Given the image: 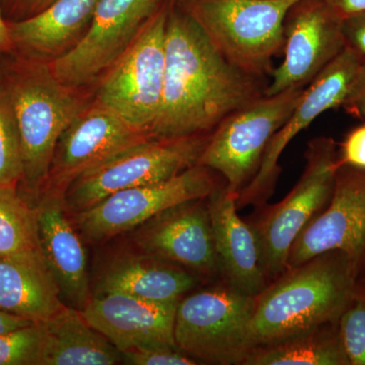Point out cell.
<instances>
[{"label":"cell","mask_w":365,"mask_h":365,"mask_svg":"<svg viewBox=\"0 0 365 365\" xmlns=\"http://www.w3.org/2000/svg\"><path fill=\"white\" fill-rule=\"evenodd\" d=\"M267 85L230 63L186 7L169 0L163 103L150 138L209 135Z\"/></svg>","instance_id":"6da1fadb"},{"label":"cell","mask_w":365,"mask_h":365,"mask_svg":"<svg viewBox=\"0 0 365 365\" xmlns=\"http://www.w3.org/2000/svg\"><path fill=\"white\" fill-rule=\"evenodd\" d=\"M360 272L342 251L325 252L288 267L255 297L253 348L326 324H337L355 294Z\"/></svg>","instance_id":"7a4b0ae2"},{"label":"cell","mask_w":365,"mask_h":365,"mask_svg":"<svg viewBox=\"0 0 365 365\" xmlns=\"http://www.w3.org/2000/svg\"><path fill=\"white\" fill-rule=\"evenodd\" d=\"M13 54L0 67V79L11 98L21 137V186L36 203L44 188L60 136L88 105L76 95V88L60 83L50 63Z\"/></svg>","instance_id":"3957f363"},{"label":"cell","mask_w":365,"mask_h":365,"mask_svg":"<svg viewBox=\"0 0 365 365\" xmlns=\"http://www.w3.org/2000/svg\"><path fill=\"white\" fill-rule=\"evenodd\" d=\"M299 0H189L180 2L235 67L266 79L284 46V21Z\"/></svg>","instance_id":"277c9868"},{"label":"cell","mask_w":365,"mask_h":365,"mask_svg":"<svg viewBox=\"0 0 365 365\" xmlns=\"http://www.w3.org/2000/svg\"><path fill=\"white\" fill-rule=\"evenodd\" d=\"M337 157V143L333 138L312 139L304 153V173L292 191L278 203L257 208L258 215L250 220L258 240L262 268L268 283L287 270L294 242L330 201Z\"/></svg>","instance_id":"5b68a950"},{"label":"cell","mask_w":365,"mask_h":365,"mask_svg":"<svg viewBox=\"0 0 365 365\" xmlns=\"http://www.w3.org/2000/svg\"><path fill=\"white\" fill-rule=\"evenodd\" d=\"M254 306V297L222 280L185 295L175 317L177 347L200 364L245 365Z\"/></svg>","instance_id":"8992f818"},{"label":"cell","mask_w":365,"mask_h":365,"mask_svg":"<svg viewBox=\"0 0 365 365\" xmlns=\"http://www.w3.org/2000/svg\"><path fill=\"white\" fill-rule=\"evenodd\" d=\"M306 88L263 95L225 118L210 134L198 165L217 173L227 191L237 197L256 176L269 143L294 112Z\"/></svg>","instance_id":"52a82bcc"},{"label":"cell","mask_w":365,"mask_h":365,"mask_svg":"<svg viewBox=\"0 0 365 365\" xmlns=\"http://www.w3.org/2000/svg\"><path fill=\"white\" fill-rule=\"evenodd\" d=\"M209 135L150 138L134 144L78 177L64 194L71 215L122 190L169 180L198 165Z\"/></svg>","instance_id":"ba28073f"},{"label":"cell","mask_w":365,"mask_h":365,"mask_svg":"<svg viewBox=\"0 0 365 365\" xmlns=\"http://www.w3.org/2000/svg\"><path fill=\"white\" fill-rule=\"evenodd\" d=\"M168 6L169 0L106 72L96 98L148 136L162 108Z\"/></svg>","instance_id":"9c48e42d"},{"label":"cell","mask_w":365,"mask_h":365,"mask_svg":"<svg viewBox=\"0 0 365 365\" xmlns=\"http://www.w3.org/2000/svg\"><path fill=\"white\" fill-rule=\"evenodd\" d=\"M216 175L215 170L196 165L165 181L116 192L73 215V222L90 241H107L135 230L178 204L207 198L225 184Z\"/></svg>","instance_id":"30bf717a"},{"label":"cell","mask_w":365,"mask_h":365,"mask_svg":"<svg viewBox=\"0 0 365 365\" xmlns=\"http://www.w3.org/2000/svg\"><path fill=\"white\" fill-rule=\"evenodd\" d=\"M167 0H98L85 38L50 63L62 85L78 88L109 71Z\"/></svg>","instance_id":"8fae6325"},{"label":"cell","mask_w":365,"mask_h":365,"mask_svg":"<svg viewBox=\"0 0 365 365\" xmlns=\"http://www.w3.org/2000/svg\"><path fill=\"white\" fill-rule=\"evenodd\" d=\"M360 63L359 57L345 47L307 86L294 112L269 143L256 176L237 195L239 210L248 206L260 208L267 204L279 179L283 151L323 113L342 107Z\"/></svg>","instance_id":"7c38bea8"},{"label":"cell","mask_w":365,"mask_h":365,"mask_svg":"<svg viewBox=\"0 0 365 365\" xmlns=\"http://www.w3.org/2000/svg\"><path fill=\"white\" fill-rule=\"evenodd\" d=\"M343 20L325 0H299L284 21V59L271 73L266 96L309 86L345 49Z\"/></svg>","instance_id":"4fadbf2b"},{"label":"cell","mask_w":365,"mask_h":365,"mask_svg":"<svg viewBox=\"0 0 365 365\" xmlns=\"http://www.w3.org/2000/svg\"><path fill=\"white\" fill-rule=\"evenodd\" d=\"M334 250L347 255L364 275L365 169L337 167L330 201L294 242L288 267Z\"/></svg>","instance_id":"5bb4252c"},{"label":"cell","mask_w":365,"mask_h":365,"mask_svg":"<svg viewBox=\"0 0 365 365\" xmlns=\"http://www.w3.org/2000/svg\"><path fill=\"white\" fill-rule=\"evenodd\" d=\"M150 138L96 101L86 106L60 136L41 194L49 192L64 196L71 182L81 175Z\"/></svg>","instance_id":"9a60e30c"},{"label":"cell","mask_w":365,"mask_h":365,"mask_svg":"<svg viewBox=\"0 0 365 365\" xmlns=\"http://www.w3.org/2000/svg\"><path fill=\"white\" fill-rule=\"evenodd\" d=\"M134 230L141 253L186 269L201 280L220 278L207 199L178 204Z\"/></svg>","instance_id":"2e32d148"},{"label":"cell","mask_w":365,"mask_h":365,"mask_svg":"<svg viewBox=\"0 0 365 365\" xmlns=\"http://www.w3.org/2000/svg\"><path fill=\"white\" fill-rule=\"evenodd\" d=\"M179 302H151L124 294H102L91 297L81 311L88 323L120 352L178 348L174 327Z\"/></svg>","instance_id":"e0dca14e"},{"label":"cell","mask_w":365,"mask_h":365,"mask_svg":"<svg viewBox=\"0 0 365 365\" xmlns=\"http://www.w3.org/2000/svg\"><path fill=\"white\" fill-rule=\"evenodd\" d=\"M209 215L220 280L242 294L256 297L268 285L253 227L239 215L237 196L225 184L207 197Z\"/></svg>","instance_id":"ac0fdd59"},{"label":"cell","mask_w":365,"mask_h":365,"mask_svg":"<svg viewBox=\"0 0 365 365\" xmlns=\"http://www.w3.org/2000/svg\"><path fill=\"white\" fill-rule=\"evenodd\" d=\"M39 248L61 297L83 309L90 300L85 247L69 220L64 196L44 192L35 203Z\"/></svg>","instance_id":"d6986e66"},{"label":"cell","mask_w":365,"mask_h":365,"mask_svg":"<svg viewBox=\"0 0 365 365\" xmlns=\"http://www.w3.org/2000/svg\"><path fill=\"white\" fill-rule=\"evenodd\" d=\"M98 0H55L32 18L7 21L14 52L26 58L52 63L85 38Z\"/></svg>","instance_id":"ffe728a7"},{"label":"cell","mask_w":365,"mask_h":365,"mask_svg":"<svg viewBox=\"0 0 365 365\" xmlns=\"http://www.w3.org/2000/svg\"><path fill=\"white\" fill-rule=\"evenodd\" d=\"M64 306L40 250L0 257V309L42 323Z\"/></svg>","instance_id":"44dd1931"},{"label":"cell","mask_w":365,"mask_h":365,"mask_svg":"<svg viewBox=\"0 0 365 365\" xmlns=\"http://www.w3.org/2000/svg\"><path fill=\"white\" fill-rule=\"evenodd\" d=\"M200 278L186 269L148 255L120 257L105 269L98 294H124L151 302H179Z\"/></svg>","instance_id":"7402d4cb"},{"label":"cell","mask_w":365,"mask_h":365,"mask_svg":"<svg viewBox=\"0 0 365 365\" xmlns=\"http://www.w3.org/2000/svg\"><path fill=\"white\" fill-rule=\"evenodd\" d=\"M44 365H115L122 353L88 323L81 309L63 306L46 322Z\"/></svg>","instance_id":"603a6c76"},{"label":"cell","mask_w":365,"mask_h":365,"mask_svg":"<svg viewBox=\"0 0 365 365\" xmlns=\"http://www.w3.org/2000/svg\"><path fill=\"white\" fill-rule=\"evenodd\" d=\"M245 365H350V362L337 323L255 347Z\"/></svg>","instance_id":"cb8c5ba5"},{"label":"cell","mask_w":365,"mask_h":365,"mask_svg":"<svg viewBox=\"0 0 365 365\" xmlns=\"http://www.w3.org/2000/svg\"><path fill=\"white\" fill-rule=\"evenodd\" d=\"M35 205L14 187L0 186V257L37 251Z\"/></svg>","instance_id":"d4e9b609"},{"label":"cell","mask_w":365,"mask_h":365,"mask_svg":"<svg viewBox=\"0 0 365 365\" xmlns=\"http://www.w3.org/2000/svg\"><path fill=\"white\" fill-rule=\"evenodd\" d=\"M23 172L18 124L11 98L0 79V186L19 188Z\"/></svg>","instance_id":"484cf974"},{"label":"cell","mask_w":365,"mask_h":365,"mask_svg":"<svg viewBox=\"0 0 365 365\" xmlns=\"http://www.w3.org/2000/svg\"><path fill=\"white\" fill-rule=\"evenodd\" d=\"M47 338L43 322L0 334V365H44Z\"/></svg>","instance_id":"4316f807"},{"label":"cell","mask_w":365,"mask_h":365,"mask_svg":"<svg viewBox=\"0 0 365 365\" xmlns=\"http://www.w3.org/2000/svg\"><path fill=\"white\" fill-rule=\"evenodd\" d=\"M339 332L350 365H365V294L355 292L339 319Z\"/></svg>","instance_id":"83f0119b"},{"label":"cell","mask_w":365,"mask_h":365,"mask_svg":"<svg viewBox=\"0 0 365 365\" xmlns=\"http://www.w3.org/2000/svg\"><path fill=\"white\" fill-rule=\"evenodd\" d=\"M125 364L133 365H196L197 360L178 348H143L121 352Z\"/></svg>","instance_id":"f1b7e54d"},{"label":"cell","mask_w":365,"mask_h":365,"mask_svg":"<svg viewBox=\"0 0 365 365\" xmlns=\"http://www.w3.org/2000/svg\"><path fill=\"white\" fill-rule=\"evenodd\" d=\"M350 165L365 169V124L348 132L338 150L337 167Z\"/></svg>","instance_id":"f546056e"},{"label":"cell","mask_w":365,"mask_h":365,"mask_svg":"<svg viewBox=\"0 0 365 365\" xmlns=\"http://www.w3.org/2000/svg\"><path fill=\"white\" fill-rule=\"evenodd\" d=\"M55 0H0V9L6 21L32 18L47 9Z\"/></svg>","instance_id":"4dcf8cb0"},{"label":"cell","mask_w":365,"mask_h":365,"mask_svg":"<svg viewBox=\"0 0 365 365\" xmlns=\"http://www.w3.org/2000/svg\"><path fill=\"white\" fill-rule=\"evenodd\" d=\"M343 35L346 47L365 61V11L343 20Z\"/></svg>","instance_id":"1f68e13d"},{"label":"cell","mask_w":365,"mask_h":365,"mask_svg":"<svg viewBox=\"0 0 365 365\" xmlns=\"http://www.w3.org/2000/svg\"><path fill=\"white\" fill-rule=\"evenodd\" d=\"M342 108L350 115L365 119V61L360 63Z\"/></svg>","instance_id":"d6a6232c"},{"label":"cell","mask_w":365,"mask_h":365,"mask_svg":"<svg viewBox=\"0 0 365 365\" xmlns=\"http://www.w3.org/2000/svg\"><path fill=\"white\" fill-rule=\"evenodd\" d=\"M326 4L332 9L341 20L348 16L365 11V0H325Z\"/></svg>","instance_id":"836d02e7"},{"label":"cell","mask_w":365,"mask_h":365,"mask_svg":"<svg viewBox=\"0 0 365 365\" xmlns=\"http://www.w3.org/2000/svg\"><path fill=\"white\" fill-rule=\"evenodd\" d=\"M34 323L36 322L16 316V314L6 313L0 309V334L11 332V331L18 330L24 327L32 325Z\"/></svg>","instance_id":"e575fe53"},{"label":"cell","mask_w":365,"mask_h":365,"mask_svg":"<svg viewBox=\"0 0 365 365\" xmlns=\"http://www.w3.org/2000/svg\"><path fill=\"white\" fill-rule=\"evenodd\" d=\"M14 51L13 43L9 36L7 21L4 19L1 9H0V55L7 54Z\"/></svg>","instance_id":"d590c367"},{"label":"cell","mask_w":365,"mask_h":365,"mask_svg":"<svg viewBox=\"0 0 365 365\" xmlns=\"http://www.w3.org/2000/svg\"><path fill=\"white\" fill-rule=\"evenodd\" d=\"M355 292H357V294H365V274L364 275H362L361 277H359V281H357Z\"/></svg>","instance_id":"8d00e7d4"},{"label":"cell","mask_w":365,"mask_h":365,"mask_svg":"<svg viewBox=\"0 0 365 365\" xmlns=\"http://www.w3.org/2000/svg\"><path fill=\"white\" fill-rule=\"evenodd\" d=\"M170 1L187 2L189 1V0H170Z\"/></svg>","instance_id":"74e56055"}]
</instances>
